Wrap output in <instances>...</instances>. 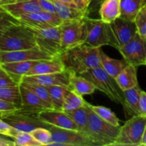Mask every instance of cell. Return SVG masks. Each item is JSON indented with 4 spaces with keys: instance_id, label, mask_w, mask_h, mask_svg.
<instances>
[{
    "instance_id": "cell-1",
    "label": "cell",
    "mask_w": 146,
    "mask_h": 146,
    "mask_svg": "<svg viewBox=\"0 0 146 146\" xmlns=\"http://www.w3.org/2000/svg\"><path fill=\"white\" fill-rule=\"evenodd\" d=\"M101 48H94L85 44L63 51L60 58L66 69L80 75L92 68L101 66Z\"/></svg>"
},
{
    "instance_id": "cell-2",
    "label": "cell",
    "mask_w": 146,
    "mask_h": 146,
    "mask_svg": "<svg viewBox=\"0 0 146 146\" xmlns=\"http://www.w3.org/2000/svg\"><path fill=\"white\" fill-rule=\"evenodd\" d=\"M36 46L34 33L21 23L9 28L0 37V51H18Z\"/></svg>"
},
{
    "instance_id": "cell-3",
    "label": "cell",
    "mask_w": 146,
    "mask_h": 146,
    "mask_svg": "<svg viewBox=\"0 0 146 146\" xmlns=\"http://www.w3.org/2000/svg\"><path fill=\"white\" fill-rule=\"evenodd\" d=\"M80 76L89 80L94 84L96 89L105 94L111 101L122 104L123 91L118 86L115 78L108 74L102 67L90 69Z\"/></svg>"
},
{
    "instance_id": "cell-4",
    "label": "cell",
    "mask_w": 146,
    "mask_h": 146,
    "mask_svg": "<svg viewBox=\"0 0 146 146\" xmlns=\"http://www.w3.org/2000/svg\"><path fill=\"white\" fill-rule=\"evenodd\" d=\"M88 128L90 138L96 145L112 146L119 133L121 125L115 126L104 121L88 107Z\"/></svg>"
},
{
    "instance_id": "cell-5",
    "label": "cell",
    "mask_w": 146,
    "mask_h": 146,
    "mask_svg": "<svg viewBox=\"0 0 146 146\" xmlns=\"http://www.w3.org/2000/svg\"><path fill=\"white\" fill-rule=\"evenodd\" d=\"M146 125V117H131L121 126L119 133L112 146H140Z\"/></svg>"
},
{
    "instance_id": "cell-6",
    "label": "cell",
    "mask_w": 146,
    "mask_h": 146,
    "mask_svg": "<svg viewBox=\"0 0 146 146\" xmlns=\"http://www.w3.org/2000/svg\"><path fill=\"white\" fill-rule=\"evenodd\" d=\"M88 17L80 19L64 21L59 26L63 51L84 44L86 37V19Z\"/></svg>"
},
{
    "instance_id": "cell-7",
    "label": "cell",
    "mask_w": 146,
    "mask_h": 146,
    "mask_svg": "<svg viewBox=\"0 0 146 146\" xmlns=\"http://www.w3.org/2000/svg\"><path fill=\"white\" fill-rule=\"evenodd\" d=\"M30 29L34 33L36 45L40 49L53 57L60 56L63 50L59 27L42 29Z\"/></svg>"
},
{
    "instance_id": "cell-8",
    "label": "cell",
    "mask_w": 146,
    "mask_h": 146,
    "mask_svg": "<svg viewBox=\"0 0 146 146\" xmlns=\"http://www.w3.org/2000/svg\"><path fill=\"white\" fill-rule=\"evenodd\" d=\"M110 46L116 49L122 47L131 41L137 34V28L134 21L118 18L113 22L107 24Z\"/></svg>"
},
{
    "instance_id": "cell-9",
    "label": "cell",
    "mask_w": 146,
    "mask_h": 146,
    "mask_svg": "<svg viewBox=\"0 0 146 146\" xmlns=\"http://www.w3.org/2000/svg\"><path fill=\"white\" fill-rule=\"evenodd\" d=\"M48 129L52 136L51 145L96 146L88 135L77 130L64 129L53 125Z\"/></svg>"
},
{
    "instance_id": "cell-10",
    "label": "cell",
    "mask_w": 146,
    "mask_h": 146,
    "mask_svg": "<svg viewBox=\"0 0 146 146\" xmlns=\"http://www.w3.org/2000/svg\"><path fill=\"white\" fill-rule=\"evenodd\" d=\"M118 50L128 64L135 67L145 65L146 40L138 32L131 41Z\"/></svg>"
},
{
    "instance_id": "cell-11",
    "label": "cell",
    "mask_w": 146,
    "mask_h": 146,
    "mask_svg": "<svg viewBox=\"0 0 146 146\" xmlns=\"http://www.w3.org/2000/svg\"><path fill=\"white\" fill-rule=\"evenodd\" d=\"M6 123L19 131L31 133L40 127L49 128L50 125L43 122L36 115L23 112L21 110L1 116Z\"/></svg>"
},
{
    "instance_id": "cell-12",
    "label": "cell",
    "mask_w": 146,
    "mask_h": 146,
    "mask_svg": "<svg viewBox=\"0 0 146 146\" xmlns=\"http://www.w3.org/2000/svg\"><path fill=\"white\" fill-rule=\"evenodd\" d=\"M86 37L84 44L94 48H101L103 46H110L107 23L102 20L91 19H86Z\"/></svg>"
},
{
    "instance_id": "cell-13",
    "label": "cell",
    "mask_w": 146,
    "mask_h": 146,
    "mask_svg": "<svg viewBox=\"0 0 146 146\" xmlns=\"http://www.w3.org/2000/svg\"><path fill=\"white\" fill-rule=\"evenodd\" d=\"M17 19L26 27L38 29L59 27L63 23L62 20L56 14L43 10L37 12L23 14Z\"/></svg>"
},
{
    "instance_id": "cell-14",
    "label": "cell",
    "mask_w": 146,
    "mask_h": 146,
    "mask_svg": "<svg viewBox=\"0 0 146 146\" xmlns=\"http://www.w3.org/2000/svg\"><path fill=\"white\" fill-rule=\"evenodd\" d=\"M55 58L40 49L38 46L18 51H0V64L25 61H40Z\"/></svg>"
},
{
    "instance_id": "cell-15",
    "label": "cell",
    "mask_w": 146,
    "mask_h": 146,
    "mask_svg": "<svg viewBox=\"0 0 146 146\" xmlns=\"http://www.w3.org/2000/svg\"><path fill=\"white\" fill-rule=\"evenodd\" d=\"M73 71L66 70L63 72L54 73V74H44V75L24 76L22 77L21 82L29 84H36L44 86H62L72 89L70 77ZM73 90V89H72Z\"/></svg>"
},
{
    "instance_id": "cell-16",
    "label": "cell",
    "mask_w": 146,
    "mask_h": 146,
    "mask_svg": "<svg viewBox=\"0 0 146 146\" xmlns=\"http://www.w3.org/2000/svg\"><path fill=\"white\" fill-rule=\"evenodd\" d=\"M41 121L50 125L64 128V129L77 130L76 125L73 121L68 113L61 110L47 108L37 114Z\"/></svg>"
},
{
    "instance_id": "cell-17",
    "label": "cell",
    "mask_w": 146,
    "mask_h": 146,
    "mask_svg": "<svg viewBox=\"0 0 146 146\" xmlns=\"http://www.w3.org/2000/svg\"><path fill=\"white\" fill-rule=\"evenodd\" d=\"M19 86L21 97V106L20 110L21 111L37 115L43 110L51 108L33 91L23 86L21 84H19Z\"/></svg>"
},
{
    "instance_id": "cell-18",
    "label": "cell",
    "mask_w": 146,
    "mask_h": 146,
    "mask_svg": "<svg viewBox=\"0 0 146 146\" xmlns=\"http://www.w3.org/2000/svg\"><path fill=\"white\" fill-rule=\"evenodd\" d=\"M65 66L60 57H55L52 59L37 61L26 76L44 75V74L60 73L66 71Z\"/></svg>"
},
{
    "instance_id": "cell-19",
    "label": "cell",
    "mask_w": 146,
    "mask_h": 146,
    "mask_svg": "<svg viewBox=\"0 0 146 146\" xmlns=\"http://www.w3.org/2000/svg\"><path fill=\"white\" fill-rule=\"evenodd\" d=\"M1 7L17 19L23 14L42 11L37 0H18L12 4L1 6Z\"/></svg>"
},
{
    "instance_id": "cell-20",
    "label": "cell",
    "mask_w": 146,
    "mask_h": 146,
    "mask_svg": "<svg viewBox=\"0 0 146 146\" xmlns=\"http://www.w3.org/2000/svg\"><path fill=\"white\" fill-rule=\"evenodd\" d=\"M142 90L139 85L123 91V101L122 105L127 117L140 115L139 101Z\"/></svg>"
},
{
    "instance_id": "cell-21",
    "label": "cell",
    "mask_w": 146,
    "mask_h": 146,
    "mask_svg": "<svg viewBox=\"0 0 146 146\" xmlns=\"http://www.w3.org/2000/svg\"><path fill=\"white\" fill-rule=\"evenodd\" d=\"M52 1L55 6L56 14L62 20L63 22L80 19L89 15L87 11H82L77 7H71L56 0H52Z\"/></svg>"
},
{
    "instance_id": "cell-22",
    "label": "cell",
    "mask_w": 146,
    "mask_h": 146,
    "mask_svg": "<svg viewBox=\"0 0 146 146\" xmlns=\"http://www.w3.org/2000/svg\"><path fill=\"white\" fill-rule=\"evenodd\" d=\"M100 19L104 22L109 24L121 16L120 0H104L98 9Z\"/></svg>"
},
{
    "instance_id": "cell-23",
    "label": "cell",
    "mask_w": 146,
    "mask_h": 146,
    "mask_svg": "<svg viewBox=\"0 0 146 146\" xmlns=\"http://www.w3.org/2000/svg\"><path fill=\"white\" fill-rule=\"evenodd\" d=\"M37 61H16L2 64L1 68H4L6 71L12 76L16 81L21 84L22 77L27 75L31 68L34 66Z\"/></svg>"
},
{
    "instance_id": "cell-24",
    "label": "cell",
    "mask_w": 146,
    "mask_h": 146,
    "mask_svg": "<svg viewBox=\"0 0 146 146\" xmlns=\"http://www.w3.org/2000/svg\"><path fill=\"white\" fill-rule=\"evenodd\" d=\"M115 80L123 91L138 86L136 67L128 64L118 74Z\"/></svg>"
},
{
    "instance_id": "cell-25",
    "label": "cell",
    "mask_w": 146,
    "mask_h": 146,
    "mask_svg": "<svg viewBox=\"0 0 146 146\" xmlns=\"http://www.w3.org/2000/svg\"><path fill=\"white\" fill-rule=\"evenodd\" d=\"M100 58L101 67L111 76L116 78L118 74L128 65L125 60H118L112 58L104 53L102 49H100Z\"/></svg>"
},
{
    "instance_id": "cell-26",
    "label": "cell",
    "mask_w": 146,
    "mask_h": 146,
    "mask_svg": "<svg viewBox=\"0 0 146 146\" xmlns=\"http://www.w3.org/2000/svg\"><path fill=\"white\" fill-rule=\"evenodd\" d=\"M121 16L120 18L134 21L138 13L145 4L144 0H120Z\"/></svg>"
},
{
    "instance_id": "cell-27",
    "label": "cell",
    "mask_w": 146,
    "mask_h": 146,
    "mask_svg": "<svg viewBox=\"0 0 146 146\" xmlns=\"http://www.w3.org/2000/svg\"><path fill=\"white\" fill-rule=\"evenodd\" d=\"M66 113H68L73 121L75 123L78 131L86 134L90 138L89 128H88V107L86 104V102L85 105L83 106L74 111Z\"/></svg>"
},
{
    "instance_id": "cell-28",
    "label": "cell",
    "mask_w": 146,
    "mask_h": 146,
    "mask_svg": "<svg viewBox=\"0 0 146 146\" xmlns=\"http://www.w3.org/2000/svg\"><path fill=\"white\" fill-rule=\"evenodd\" d=\"M70 82L72 89L82 96L84 95H91L96 90L94 84L89 80L74 72L72 73L70 77Z\"/></svg>"
},
{
    "instance_id": "cell-29",
    "label": "cell",
    "mask_w": 146,
    "mask_h": 146,
    "mask_svg": "<svg viewBox=\"0 0 146 146\" xmlns=\"http://www.w3.org/2000/svg\"><path fill=\"white\" fill-rule=\"evenodd\" d=\"M46 88L53 101L54 109L61 110L66 97L72 89L62 86H48Z\"/></svg>"
},
{
    "instance_id": "cell-30",
    "label": "cell",
    "mask_w": 146,
    "mask_h": 146,
    "mask_svg": "<svg viewBox=\"0 0 146 146\" xmlns=\"http://www.w3.org/2000/svg\"><path fill=\"white\" fill-rule=\"evenodd\" d=\"M0 98L16 104L21 108V97L20 86H10L0 88Z\"/></svg>"
},
{
    "instance_id": "cell-31",
    "label": "cell",
    "mask_w": 146,
    "mask_h": 146,
    "mask_svg": "<svg viewBox=\"0 0 146 146\" xmlns=\"http://www.w3.org/2000/svg\"><path fill=\"white\" fill-rule=\"evenodd\" d=\"M86 104L95 113H96V115H98L103 120L115 125V126H120L119 119L111 109L106 108V107L101 106L91 105L86 101Z\"/></svg>"
},
{
    "instance_id": "cell-32",
    "label": "cell",
    "mask_w": 146,
    "mask_h": 146,
    "mask_svg": "<svg viewBox=\"0 0 146 146\" xmlns=\"http://www.w3.org/2000/svg\"><path fill=\"white\" fill-rule=\"evenodd\" d=\"M85 102L82 96H80L74 90H71L64 100L61 111L64 112L74 111L85 105Z\"/></svg>"
},
{
    "instance_id": "cell-33",
    "label": "cell",
    "mask_w": 146,
    "mask_h": 146,
    "mask_svg": "<svg viewBox=\"0 0 146 146\" xmlns=\"http://www.w3.org/2000/svg\"><path fill=\"white\" fill-rule=\"evenodd\" d=\"M21 86L26 87L28 89L31 90V91L36 94L40 98L43 100L45 103H46L51 108H54V107L53 105V101L51 100V96H50L49 92H48V89H47L46 86H44L40 85V84H29V83L25 82H21Z\"/></svg>"
},
{
    "instance_id": "cell-34",
    "label": "cell",
    "mask_w": 146,
    "mask_h": 146,
    "mask_svg": "<svg viewBox=\"0 0 146 146\" xmlns=\"http://www.w3.org/2000/svg\"><path fill=\"white\" fill-rule=\"evenodd\" d=\"M16 145L19 146H42L30 133L19 131L13 138Z\"/></svg>"
},
{
    "instance_id": "cell-35",
    "label": "cell",
    "mask_w": 146,
    "mask_h": 146,
    "mask_svg": "<svg viewBox=\"0 0 146 146\" xmlns=\"http://www.w3.org/2000/svg\"><path fill=\"white\" fill-rule=\"evenodd\" d=\"M30 133L42 146L51 145L52 136L51 131L48 128L40 127L34 129Z\"/></svg>"
},
{
    "instance_id": "cell-36",
    "label": "cell",
    "mask_w": 146,
    "mask_h": 146,
    "mask_svg": "<svg viewBox=\"0 0 146 146\" xmlns=\"http://www.w3.org/2000/svg\"><path fill=\"white\" fill-rule=\"evenodd\" d=\"M19 21L6 11H0V37L13 25L19 24Z\"/></svg>"
},
{
    "instance_id": "cell-37",
    "label": "cell",
    "mask_w": 146,
    "mask_h": 146,
    "mask_svg": "<svg viewBox=\"0 0 146 146\" xmlns=\"http://www.w3.org/2000/svg\"><path fill=\"white\" fill-rule=\"evenodd\" d=\"M134 22L138 34L146 40V11L143 8L138 13Z\"/></svg>"
},
{
    "instance_id": "cell-38",
    "label": "cell",
    "mask_w": 146,
    "mask_h": 146,
    "mask_svg": "<svg viewBox=\"0 0 146 146\" xmlns=\"http://www.w3.org/2000/svg\"><path fill=\"white\" fill-rule=\"evenodd\" d=\"M16 85H19V84L15 78L3 68H0V88Z\"/></svg>"
},
{
    "instance_id": "cell-39",
    "label": "cell",
    "mask_w": 146,
    "mask_h": 146,
    "mask_svg": "<svg viewBox=\"0 0 146 146\" xmlns=\"http://www.w3.org/2000/svg\"><path fill=\"white\" fill-rule=\"evenodd\" d=\"M20 109V107L16 104L0 98V117L4 115L15 112Z\"/></svg>"
},
{
    "instance_id": "cell-40",
    "label": "cell",
    "mask_w": 146,
    "mask_h": 146,
    "mask_svg": "<svg viewBox=\"0 0 146 146\" xmlns=\"http://www.w3.org/2000/svg\"><path fill=\"white\" fill-rule=\"evenodd\" d=\"M0 132L3 135L10 137L13 139L14 136L17 135V133L19 132V131L9 125L0 117Z\"/></svg>"
},
{
    "instance_id": "cell-41",
    "label": "cell",
    "mask_w": 146,
    "mask_h": 146,
    "mask_svg": "<svg viewBox=\"0 0 146 146\" xmlns=\"http://www.w3.org/2000/svg\"><path fill=\"white\" fill-rule=\"evenodd\" d=\"M43 11L56 14L55 6L52 0H37Z\"/></svg>"
},
{
    "instance_id": "cell-42",
    "label": "cell",
    "mask_w": 146,
    "mask_h": 146,
    "mask_svg": "<svg viewBox=\"0 0 146 146\" xmlns=\"http://www.w3.org/2000/svg\"><path fill=\"white\" fill-rule=\"evenodd\" d=\"M140 115L146 117V92L142 91L139 101Z\"/></svg>"
},
{
    "instance_id": "cell-43",
    "label": "cell",
    "mask_w": 146,
    "mask_h": 146,
    "mask_svg": "<svg viewBox=\"0 0 146 146\" xmlns=\"http://www.w3.org/2000/svg\"><path fill=\"white\" fill-rule=\"evenodd\" d=\"M103 1L104 0H90V4L88 9V14L98 11L100 6L102 4Z\"/></svg>"
},
{
    "instance_id": "cell-44",
    "label": "cell",
    "mask_w": 146,
    "mask_h": 146,
    "mask_svg": "<svg viewBox=\"0 0 146 146\" xmlns=\"http://www.w3.org/2000/svg\"><path fill=\"white\" fill-rule=\"evenodd\" d=\"M76 6V7L82 11H87L88 12V6L90 4V0H73Z\"/></svg>"
},
{
    "instance_id": "cell-45",
    "label": "cell",
    "mask_w": 146,
    "mask_h": 146,
    "mask_svg": "<svg viewBox=\"0 0 146 146\" xmlns=\"http://www.w3.org/2000/svg\"><path fill=\"white\" fill-rule=\"evenodd\" d=\"M15 143L14 141L5 139L0 137V146H15Z\"/></svg>"
},
{
    "instance_id": "cell-46",
    "label": "cell",
    "mask_w": 146,
    "mask_h": 146,
    "mask_svg": "<svg viewBox=\"0 0 146 146\" xmlns=\"http://www.w3.org/2000/svg\"><path fill=\"white\" fill-rule=\"evenodd\" d=\"M56 1H60V2L64 3V4H67V5H68V6H71V7H76V6L75 5V4H74V2L73 0H56Z\"/></svg>"
},
{
    "instance_id": "cell-47",
    "label": "cell",
    "mask_w": 146,
    "mask_h": 146,
    "mask_svg": "<svg viewBox=\"0 0 146 146\" xmlns=\"http://www.w3.org/2000/svg\"><path fill=\"white\" fill-rule=\"evenodd\" d=\"M18 0H0V6L6 5V4H12V3L16 2Z\"/></svg>"
},
{
    "instance_id": "cell-48",
    "label": "cell",
    "mask_w": 146,
    "mask_h": 146,
    "mask_svg": "<svg viewBox=\"0 0 146 146\" xmlns=\"http://www.w3.org/2000/svg\"><path fill=\"white\" fill-rule=\"evenodd\" d=\"M141 145L146 146V125L145 128V131H144V133H143V135L142 141H141Z\"/></svg>"
},
{
    "instance_id": "cell-49",
    "label": "cell",
    "mask_w": 146,
    "mask_h": 146,
    "mask_svg": "<svg viewBox=\"0 0 146 146\" xmlns=\"http://www.w3.org/2000/svg\"><path fill=\"white\" fill-rule=\"evenodd\" d=\"M5 11V10H4V9H3L2 7H1V6H0V11Z\"/></svg>"
},
{
    "instance_id": "cell-50",
    "label": "cell",
    "mask_w": 146,
    "mask_h": 146,
    "mask_svg": "<svg viewBox=\"0 0 146 146\" xmlns=\"http://www.w3.org/2000/svg\"><path fill=\"white\" fill-rule=\"evenodd\" d=\"M143 8L144 9H145V11H146V3H145V4H144V6H143Z\"/></svg>"
},
{
    "instance_id": "cell-51",
    "label": "cell",
    "mask_w": 146,
    "mask_h": 146,
    "mask_svg": "<svg viewBox=\"0 0 146 146\" xmlns=\"http://www.w3.org/2000/svg\"><path fill=\"white\" fill-rule=\"evenodd\" d=\"M1 68V64H0V68Z\"/></svg>"
},
{
    "instance_id": "cell-52",
    "label": "cell",
    "mask_w": 146,
    "mask_h": 146,
    "mask_svg": "<svg viewBox=\"0 0 146 146\" xmlns=\"http://www.w3.org/2000/svg\"><path fill=\"white\" fill-rule=\"evenodd\" d=\"M144 1H145V4L146 3V0H144Z\"/></svg>"
},
{
    "instance_id": "cell-53",
    "label": "cell",
    "mask_w": 146,
    "mask_h": 146,
    "mask_svg": "<svg viewBox=\"0 0 146 146\" xmlns=\"http://www.w3.org/2000/svg\"><path fill=\"white\" fill-rule=\"evenodd\" d=\"M0 135H2V134H1V132H0Z\"/></svg>"
},
{
    "instance_id": "cell-54",
    "label": "cell",
    "mask_w": 146,
    "mask_h": 146,
    "mask_svg": "<svg viewBox=\"0 0 146 146\" xmlns=\"http://www.w3.org/2000/svg\"><path fill=\"white\" fill-rule=\"evenodd\" d=\"M145 66H146V60H145Z\"/></svg>"
}]
</instances>
